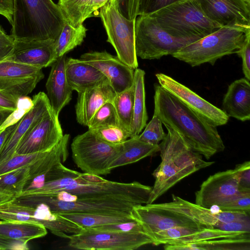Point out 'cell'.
<instances>
[{"label": "cell", "mask_w": 250, "mask_h": 250, "mask_svg": "<svg viewBox=\"0 0 250 250\" xmlns=\"http://www.w3.org/2000/svg\"><path fill=\"white\" fill-rule=\"evenodd\" d=\"M154 114L180 133L196 152L209 159L225 146L214 126L205 121L159 84L155 83Z\"/></svg>", "instance_id": "1"}, {"label": "cell", "mask_w": 250, "mask_h": 250, "mask_svg": "<svg viewBox=\"0 0 250 250\" xmlns=\"http://www.w3.org/2000/svg\"><path fill=\"white\" fill-rule=\"evenodd\" d=\"M152 187L138 182L120 183L109 181L100 175L80 173L68 168L60 178L44 183L36 189L22 192L19 196H50L64 191L65 202L108 196L132 199L143 205L147 203Z\"/></svg>", "instance_id": "2"}, {"label": "cell", "mask_w": 250, "mask_h": 250, "mask_svg": "<svg viewBox=\"0 0 250 250\" xmlns=\"http://www.w3.org/2000/svg\"><path fill=\"white\" fill-rule=\"evenodd\" d=\"M165 126L167 133L159 144L161 161L152 173L155 182L147 204L153 203L185 177L215 163L205 161L180 133Z\"/></svg>", "instance_id": "3"}, {"label": "cell", "mask_w": 250, "mask_h": 250, "mask_svg": "<svg viewBox=\"0 0 250 250\" xmlns=\"http://www.w3.org/2000/svg\"><path fill=\"white\" fill-rule=\"evenodd\" d=\"M66 21L52 0H14L11 35L15 40L55 41Z\"/></svg>", "instance_id": "4"}, {"label": "cell", "mask_w": 250, "mask_h": 250, "mask_svg": "<svg viewBox=\"0 0 250 250\" xmlns=\"http://www.w3.org/2000/svg\"><path fill=\"white\" fill-rule=\"evenodd\" d=\"M149 15L167 32L178 38L199 40L222 27L205 15L195 0L179 1Z\"/></svg>", "instance_id": "5"}, {"label": "cell", "mask_w": 250, "mask_h": 250, "mask_svg": "<svg viewBox=\"0 0 250 250\" xmlns=\"http://www.w3.org/2000/svg\"><path fill=\"white\" fill-rule=\"evenodd\" d=\"M250 30L222 26L215 32L182 48L172 56L192 67L205 63L213 65L217 60L234 54L241 47Z\"/></svg>", "instance_id": "6"}, {"label": "cell", "mask_w": 250, "mask_h": 250, "mask_svg": "<svg viewBox=\"0 0 250 250\" xmlns=\"http://www.w3.org/2000/svg\"><path fill=\"white\" fill-rule=\"evenodd\" d=\"M172 197V201L170 202L140 205L133 208L132 216L141 224L149 236L176 227L209 228L189 216L182 198L174 195Z\"/></svg>", "instance_id": "7"}, {"label": "cell", "mask_w": 250, "mask_h": 250, "mask_svg": "<svg viewBox=\"0 0 250 250\" xmlns=\"http://www.w3.org/2000/svg\"><path fill=\"white\" fill-rule=\"evenodd\" d=\"M137 57L145 60L159 59L172 55L198 40L173 37L164 30L150 15H140L135 25Z\"/></svg>", "instance_id": "8"}, {"label": "cell", "mask_w": 250, "mask_h": 250, "mask_svg": "<svg viewBox=\"0 0 250 250\" xmlns=\"http://www.w3.org/2000/svg\"><path fill=\"white\" fill-rule=\"evenodd\" d=\"M71 149L74 162L83 172L103 175L110 173V166L122 152L123 144H108L88 129L74 137Z\"/></svg>", "instance_id": "9"}, {"label": "cell", "mask_w": 250, "mask_h": 250, "mask_svg": "<svg viewBox=\"0 0 250 250\" xmlns=\"http://www.w3.org/2000/svg\"><path fill=\"white\" fill-rule=\"evenodd\" d=\"M0 220L20 221L42 225L58 236L68 238L83 229L60 214L53 212L44 203H28L15 199L0 206Z\"/></svg>", "instance_id": "10"}, {"label": "cell", "mask_w": 250, "mask_h": 250, "mask_svg": "<svg viewBox=\"0 0 250 250\" xmlns=\"http://www.w3.org/2000/svg\"><path fill=\"white\" fill-rule=\"evenodd\" d=\"M68 245L85 250H134L153 244L144 231H124L95 228L83 229L77 234L69 235Z\"/></svg>", "instance_id": "11"}, {"label": "cell", "mask_w": 250, "mask_h": 250, "mask_svg": "<svg viewBox=\"0 0 250 250\" xmlns=\"http://www.w3.org/2000/svg\"><path fill=\"white\" fill-rule=\"evenodd\" d=\"M97 16L101 19L107 40L114 47L118 58L135 70L138 68L135 49V20H129L118 11L115 0H108L100 9Z\"/></svg>", "instance_id": "12"}, {"label": "cell", "mask_w": 250, "mask_h": 250, "mask_svg": "<svg viewBox=\"0 0 250 250\" xmlns=\"http://www.w3.org/2000/svg\"><path fill=\"white\" fill-rule=\"evenodd\" d=\"M20 201L28 203H44L56 214L112 213L131 214L133 208L143 205L126 197L108 196L99 198L78 199L74 202L57 200L48 196H26L19 197Z\"/></svg>", "instance_id": "13"}, {"label": "cell", "mask_w": 250, "mask_h": 250, "mask_svg": "<svg viewBox=\"0 0 250 250\" xmlns=\"http://www.w3.org/2000/svg\"><path fill=\"white\" fill-rule=\"evenodd\" d=\"M248 192L250 189L240 186L239 174L234 168L209 176L195 192V204L210 208Z\"/></svg>", "instance_id": "14"}, {"label": "cell", "mask_w": 250, "mask_h": 250, "mask_svg": "<svg viewBox=\"0 0 250 250\" xmlns=\"http://www.w3.org/2000/svg\"><path fill=\"white\" fill-rule=\"evenodd\" d=\"M155 76L163 88L178 98L208 124L217 127L228 123L229 117L221 109L169 76L162 73H157Z\"/></svg>", "instance_id": "15"}, {"label": "cell", "mask_w": 250, "mask_h": 250, "mask_svg": "<svg viewBox=\"0 0 250 250\" xmlns=\"http://www.w3.org/2000/svg\"><path fill=\"white\" fill-rule=\"evenodd\" d=\"M63 135L58 116L51 110L22 137L15 153L24 154L50 151L61 141Z\"/></svg>", "instance_id": "16"}, {"label": "cell", "mask_w": 250, "mask_h": 250, "mask_svg": "<svg viewBox=\"0 0 250 250\" xmlns=\"http://www.w3.org/2000/svg\"><path fill=\"white\" fill-rule=\"evenodd\" d=\"M205 15L221 26L250 30V9L243 0H195Z\"/></svg>", "instance_id": "17"}, {"label": "cell", "mask_w": 250, "mask_h": 250, "mask_svg": "<svg viewBox=\"0 0 250 250\" xmlns=\"http://www.w3.org/2000/svg\"><path fill=\"white\" fill-rule=\"evenodd\" d=\"M80 59L100 70L107 78L116 93L129 88L133 84L134 70L117 56L105 51H91L82 54Z\"/></svg>", "instance_id": "18"}, {"label": "cell", "mask_w": 250, "mask_h": 250, "mask_svg": "<svg viewBox=\"0 0 250 250\" xmlns=\"http://www.w3.org/2000/svg\"><path fill=\"white\" fill-rule=\"evenodd\" d=\"M33 105L18 121L0 153V164L12 157L22 137L52 109L46 94L40 92L33 96Z\"/></svg>", "instance_id": "19"}, {"label": "cell", "mask_w": 250, "mask_h": 250, "mask_svg": "<svg viewBox=\"0 0 250 250\" xmlns=\"http://www.w3.org/2000/svg\"><path fill=\"white\" fill-rule=\"evenodd\" d=\"M55 42L52 39L15 40L13 52L6 60L41 68L50 66L57 59Z\"/></svg>", "instance_id": "20"}, {"label": "cell", "mask_w": 250, "mask_h": 250, "mask_svg": "<svg viewBox=\"0 0 250 250\" xmlns=\"http://www.w3.org/2000/svg\"><path fill=\"white\" fill-rule=\"evenodd\" d=\"M66 58L65 55L57 58L52 63L45 85L53 112L58 117L62 109L71 100L73 91L66 77Z\"/></svg>", "instance_id": "21"}, {"label": "cell", "mask_w": 250, "mask_h": 250, "mask_svg": "<svg viewBox=\"0 0 250 250\" xmlns=\"http://www.w3.org/2000/svg\"><path fill=\"white\" fill-rule=\"evenodd\" d=\"M78 94L76 120L79 124L87 126L96 112L106 103L112 102L116 93L107 82Z\"/></svg>", "instance_id": "22"}, {"label": "cell", "mask_w": 250, "mask_h": 250, "mask_svg": "<svg viewBox=\"0 0 250 250\" xmlns=\"http://www.w3.org/2000/svg\"><path fill=\"white\" fill-rule=\"evenodd\" d=\"M65 70L69 85L78 93L109 82L97 68L80 59L66 58Z\"/></svg>", "instance_id": "23"}, {"label": "cell", "mask_w": 250, "mask_h": 250, "mask_svg": "<svg viewBox=\"0 0 250 250\" xmlns=\"http://www.w3.org/2000/svg\"><path fill=\"white\" fill-rule=\"evenodd\" d=\"M70 135L65 134L61 141L45 156L29 167L28 178L23 192L38 188L45 183V176L51 168L59 162L66 160Z\"/></svg>", "instance_id": "24"}, {"label": "cell", "mask_w": 250, "mask_h": 250, "mask_svg": "<svg viewBox=\"0 0 250 250\" xmlns=\"http://www.w3.org/2000/svg\"><path fill=\"white\" fill-rule=\"evenodd\" d=\"M222 107L229 117L242 122L250 120V81L242 78L231 83L224 95Z\"/></svg>", "instance_id": "25"}, {"label": "cell", "mask_w": 250, "mask_h": 250, "mask_svg": "<svg viewBox=\"0 0 250 250\" xmlns=\"http://www.w3.org/2000/svg\"><path fill=\"white\" fill-rule=\"evenodd\" d=\"M159 144L151 145L143 142L137 136L128 138L123 143V150L110 166L111 170L133 164L159 152Z\"/></svg>", "instance_id": "26"}, {"label": "cell", "mask_w": 250, "mask_h": 250, "mask_svg": "<svg viewBox=\"0 0 250 250\" xmlns=\"http://www.w3.org/2000/svg\"><path fill=\"white\" fill-rule=\"evenodd\" d=\"M145 76V72L143 69L138 68L134 70V99L130 138L140 134L148 120L146 106Z\"/></svg>", "instance_id": "27"}, {"label": "cell", "mask_w": 250, "mask_h": 250, "mask_svg": "<svg viewBox=\"0 0 250 250\" xmlns=\"http://www.w3.org/2000/svg\"><path fill=\"white\" fill-rule=\"evenodd\" d=\"M46 229L42 225L20 221L0 220V236L27 243L44 236Z\"/></svg>", "instance_id": "28"}, {"label": "cell", "mask_w": 250, "mask_h": 250, "mask_svg": "<svg viewBox=\"0 0 250 250\" xmlns=\"http://www.w3.org/2000/svg\"><path fill=\"white\" fill-rule=\"evenodd\" d=\"M60 215L83 229L128 222L135 220L131 214L127 213H67Z\"/></svg>", "instance_id": "29"}, {"label": "cell", "mask_w": 250, "mask_h": 250, "mask_svg": "<svg viewBox=\"0 0 250 250\" xmlns=\"http://www.w3.org/2000/svg\"><path fill=\"white\" fill-rule=\"evenodd\" d=\"M87 29L82 24L73 27L66 21L62 31L55 40V51L57 59L80 45L84 41Z\"/></svg>", "instance_id": "30"}, {"label": "cell", "mask_w": 250, "mask_h": 250, "mask_svg": "<svg viewBox=\"0 0 250 250\" xmlns=\"http://www.w3.org/2000/svg\"><path fill=\"white\" fill-rule=\"evenodd\" d=\"M29 166L0 175V193L15 198L24 190L28 178Z\"/></svg>", "instance_id": "31"}, {"label": "cell", "mask_w": 250, "mask_h": 250, "mask_svg": "<svg viewBox=\"0 0 250 250\" xmlns=\"http://www.w3.org/2000/svg\"><path fill=\"white\" fill-rule=\"evenodd\" d=\"M134 99V87L116 93L112 101L115 107L120 125L125 129L130 136L131 127L133 118Z\"/></svg>", "instance_id": "32"}, {"label": "cell", "mask_w": 250, "mask_h": 250, "mask_svg": "<svg viewBox=\"0 0 250 250\" xmlns=\"http://www.w3.org/2000/svg\"><path fill=\"white\" fill-rule=\"evenodd\" d=\"M44 75L17 78H0V91L17 99L27 96Z\"/></svg>", "instance_id": "33"}, {"label": "cell", "mask_w": 250, "mask_h": 250, "mask_svg": "<svg viewBox=\"0 0 250 250\" xmlns=\"http://www.w3.org/2000/svg\"><path fill=\"white\" fill-rule=\"evenodd\" d=\"M90 0H59L58 5L64 18L73 27L83 24Z\"/></svg>", "instance_id": "34"}, {"label": "cell", "mask_w": 250, "mask_h": 250, "mask_svg": "<svg viewBox=\"0 0 250 250\" xmlns=\"http://www.w3.org/2000/svg\"><path fill=\"white\" fill-rule=\"evenodd\" d=\"M250 233H246L235 237L223 238L222 239L214 240H210L194 243L202 250H232L240 248L245 250H250Z\"/></svg>", "instance_id": "35"}, {"label": "cell", "mask_w": 250, "mask_h": 250, "mask_svg": "<svg viewBox=\"0 0 250 250\" xmlns=\"http://www.w3.org/2000/svg\"><path fill=\"white\" fill-rule=\"evenodd\" d=\"M44 75L42 68L10 61L0 62V78H17Z\"/></svg>", "instance_id": "36"}, {"label": "cell", "mask_w": 250, "mask_h": 250, "mask_svg": "<svg viewBox=\"0 0 250 250\" xmlns=\"http://www.w3.org/2000/svg\"><path fill=\"white\" fill-rule=\"evenodd\" d=\"M245 232H231L216 228H205L193 234L173 241L168 244H190L226 237H235Z\"/></svg>", "instance_id": "37"}, {"label": "cell", "mask_w": 250, "mask_h": 250, "mask_svg": "<svg viewBox=\"0 0 250 250\" xmlns=\"http://www.w3.org/2000/svg\"><path fill=\"white\" fill-rule=\"evenodd\" d=\"M113 125H120L112 102H108L96 112L87 126L93 129Z\"/></svg>", "instance_id": "38"}, {"label": "cell", "mask_w": 250, "mask_h": 250, "mask_svg": "<svg viewBox=\"0 0 250 250\" xmlns=\"http://www.w3.org/2000/svg\"><path fill=\"white\" fill-rule=\"evenodd\" d=\"M101 140L111 145L122 144L130 138L129 132L120 125L90 129Z\"/></svg>", "instance_id": "39"}, {"label": "cell", "mask_w": 250, "mask_h": 250, "mask_svg": "<svg viewBox=\"0 0 250 250\" xmlns=\"http://www.w3.org/2000/svg\"><path fill=\"white\" fill-rule=\"evenodd\" d=\"M203 229L198 228L176 227L161 230L154 233L151 237L155 246L169 244L176 239L193 234Z\"/></svg>", "instance_id": "40"}, {"label": "cell", "mask_w": 250, "mask_h": 250, "mask_svg": "<svg viewBox=\"0 0 250 250\" xmlns=\"http://www.w3.org/2000/svg\"><path fill=\"white\" fill-rule=\"evenodd\" d=\"M18 154L0 164V175L31 164L45 156L48 152Z\"/></svg>", "instance_id": "41"}, {"label": "cell", "mask_w": 250, "mask_h": 250, "mask_svg": "<svg viewBox=\"0 0 250 250\" xmlns=\"http://www.w3.org/2000/svg\"><path fill=\"white\" fill-rule=\"evenodd\" d=\"M162 123L154 114L143 132L137 136L141 141L151 145H158L163 140L167 133L164 132Z\"/></svg>", "instance_id": "42"}, {"label": "cell", "mask_w": 250, "mask_h": 250, "mask_svg": "<svg viewBox=\"0 0 250 250\" xmlns=\"http://www.w3.org/2000/svg\"><path fill=\"white\" fill-rule=\"evenodd\" d=\"M185 0H139L138 16L149 15L170 4Z\"/></svg>", "instance_id": "43"}, {"label": "cell", "mask_w": 250, "mask_h": 250, "mask_svg": "<svg viewBox=\"0 0 250 250\" xmlns=\"http://www.w3.org/2000/svg\"><path fill=\"white\" fill-rule=\"evenodd\" d=\"M221 210L250 212V192L241 194L218 206Z\"/></svg>", "instance_id": "44"}, {"label": "cell", "mask_w": 250, "mask_h": 250, "mask_svg": "<svg viewBox=\"0 0 250 250\" xmlns=\"http://www.w3.org/2000/svg\"><path fill=\"white\" fill-rule=\"evenodd\" d=\"M139 0H115V4L119 12L125 18L133 20L138 16Z\"/></svg>", "instance_id": "45"}, {"label": "cell", "mask_w": 250, "mask_h": 250, "mask_svg": "<svg viewBox=\"0 0 250 250\" xmlns=\"http://www.w3.org/2000/svg\"><path fill=\"white\" fill-rule=\"evenodd\" d=\"M236 54L241 58L242 71L245 78L250 80V31L246 33L241 47Z\"/></svg>", "instance_id": "46"}, {"label": "cell", "mask_w": 250, "mask_h": 250, "mask_svg": "<svg viewBox=\"0 0 250 250\" xmlns=\"http://www.w3.org/2000/svg\"><path fill=\"white\" fill-rule=\"evenodd\" d=\"M15 39L6 34L0 25V62L7 60L13 52Z\"/></svg>", "instance_id": "47"}, {"label": "cell", "mask_w": 250, "mask_h": 250, "mask_svg": "<svg viewBox=\"0 0 250 250\" xmlns=\"http://www.w3.org/2000/svg\"><path fill=\"white\" fill-rule=\"evenodd\" d=\"M217 220L222 223L250 221V213L240 211L221 210L216 212Z\"/></svg>", "instance_id": "48"}, {"label": "cell", "mask_w": 250, "mask_h": 250, "mask_svg": "<svg viewBox=\"0 0 250 250\" xmlns=\"http://www.w3.org/2000/svg\"><path fill=\"white\" fill-rule=\"evenodd\" d=\"M213 228L227 231L250 233V221L219 222L213 226Z\"/></svg>", "instance_id": "49"}, {"label": "cell", "mask_w": 250, "mask_h": 250, "mask_svg": "<svg viewBox=\"0 0 250 250\" xmlns=\"http://www.w3.org/2000/svg\"><path fill=\"white\" fill-rule=\"evenodd\" d=\"M93 228L103 229L117 230L124 231H144L141 224L136 220L125 223L106 225Z\"/></svg>", "instance_id": "50"}, {"label": "cell", "mask_w": 250, "mask_h": 250, "mask_svg": "<svg viewBox=\"0 0 250 250\" xmlns=\"http://www.w3.org/2000/svg\"><path fill=\"white\" fill-rule=\"evenodd\" d=\"M237 169L239 178L240 185L243 188L250 189V162L246 161L237 165Z\"/></svg>", "instance_id": "51"}, {"label": "cell", "mask_w": 250, "mask_h": 250, "mask_svg": "<svg viewBox=\"0 0 250 250\" xmlns=\"http://www.w3.org/2000/svg\"><path fill=\"white\" fill-rule=\"evenodd\" d=\"M19 99L0 91V111H15L18 107Z\"/></svg>", "instance_id": "52"}, {"label": "cell", "mask_w": 250, "mask_h": 250, "mask_svg": "<svg viewBox=\"0 0 250 250\" xmlns=\"http://www.w3.org/2000/svg\"><path fill=\"white\" fill-rule=\"evenodd\" d=\"M27 243L0 236V250H28Z\"/></svg>", "instance_id": "53"}, {"label": "cell", "mask_w": 250, "mask_h": 250, "mask_svg": "<svg viewBox=\"0 0 250 250\" xmlns=\"http://www.w3.org/2000/svg\"><path fill=\"white\" fill-rule=\"evenodd\" d=\"M0 14L12 25L14 15V0H0Z\"/></svg>", "instance_id": "54"}, {"label": "cell", "mask_w": 250, "mask_h": 250, "mask_svg": "<svg viewBox=\"0 0 250 250\" xmlns=\"http://www.w3.org/2000/svg\"><path fill=\"white\" fill-rule=\"evenodd\" d=\"M108 0H90L85 13V19L93 16H97L98 10Z\"/></svg>", "instance_id": "55"}, {"label": "cell", "mask_w": 250, "mask_h": 250, "mask_svg": "<svg viewBox=\"0 0 250 250\" xmlns=\"http://www.w3.org/2000/svg\"><path fill=\"white\" fill-rule=\"evenodd\" d=\"M166 250H202L200 247L193 243L179 244H164Z\"/></svg>", "instance_id": "56"}, {"label": "cell", "mask_w": 250, "mask_h": 250, "mask_svg": "<svg viewBox=\"0 0 250 250\" xmlns=\"http://www.w3.org/2000/svg\"><path fill=\"white\" fill-rule=\"evenodd\" d=\"M17 123L6 127L0 131V153L8 137L16 127Z\"/></svg>", "instance_id": "57"}, {"label": "cell", "mask_w": 250, "mask_h": 250, "mask_svg": "<svg viewBox=\"0 0 250 250\" xmlns=\"http://www.w3.org/2000/svg\"><path fill=\"white\" fill-rule=\"evenodd\" d=\"M14 111L5 110L0 111V126L6 121Z\"/></svg>", "instance_id": "58"}, {"label": "cell", "mask_w": 250, "mask_h": 250, "mask_svg": "<svg viewBox=\"0 0 250 250\" xmlns=\"http://www.w3.org/2000/svg\"><path fill=\"white\" fill-rule=\"evenodd\" d=\"M15 198V197L8 196L0 193V206L9 202L14 200Z\"/></svg>", "instance_id": "59"}, {"label": "cell", "mask_w": 250, "mask_h": 250, "mask_svg": "<svg viewBox=\"0 0 250 250\" xmlns=\"http://www.w3.org/2000/svg\"><path fill=\"white\" fill-rule=\"evenodd\" d=\"M247 6L250 9V0H243Z\"/></svg>", "instance_id": "60"}]
</instances>
